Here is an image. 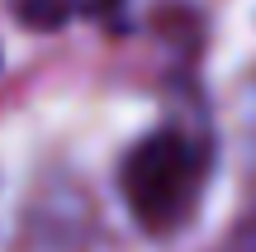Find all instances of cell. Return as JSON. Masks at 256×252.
I'll use <instances>...</instances> for the list:
<instances>
[{
	"instance_id": "1",
	"label": "cell",
	"mask_w": 256,
	"mask_h": 252,
	"mask_svg": "<svg viewBox=\"0 0 256 252\" xmlns=\"http://www.w3.org/2000/svg\"><path fill=\"white\" fill-rule=\"evenodd\" d=\"M204 167H209V152L194 138H185L176 129H156L152 138H142L124 157L119 190L128 200V214L147 233L180 228L204 190Z\"/></svg>"
},
{
	"instance_id": "2",
	"label": "cell",
	"mask_w": 256,
	"mask_h": 252,
	"mask_svg": "<svg viewBox=\"0 0 256 252\" xmlns=\"http://www.w3.org/2000/svg\"><path fill=\"white\" fill-rule=\"evenodd\" d=\"M72 10H76V0H14L19 24H28V29H62L72 19Z\"/></svg>"
}]
</instances>
